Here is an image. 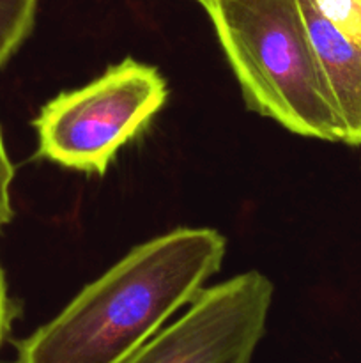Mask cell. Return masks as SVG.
<instances>
[{"label":"cell","instance_id":"obj_1","mask_svg":"<svg viewBox=\"0 0 361 363\" xmlns=\"http://www.w3.org/2000/svg\"><path fill=\"white\" fill-rule=\"evenodd\" d=\"M225 238L177 229L133 248L57 318L14 342V363H122L219 269Z\"/></svg>","mask_w":361,"mask_h":363},{"label":"cell","instance_id":"obj_2","mask_svg":"<svg viewBox=\"0 0 361 363\" xmlns=\"http://www.w3.org/2000/svg\"><path fill=\"white\" fill-rule=\"evenodd\" d=\"M248 106L292 133L343 142L297 0H202Z\"/></svg>","mask_w":361,"mask_h":363},{"label":"cell","instance_id":"obj_3","mask_svg":"<svg viewBox=\"0 0 361 363\" xmlns=\"http://www.w3.org/2000/svg\"><path fill=\"white\" fill-rule=\"evenodd\" d=\"M166 80L156 67L124 59L94 82L62 92L34 119L38 156L66 169L103 174L166 101Z\"/></svg>","mask_w":361,"mask_h":363},{"label":"cell","instance_id":"obj_4","mask_svg":"<svg viewBox=\"0 0 361 363\" xmlns=\"http://www.w3.org/2000/svg\"><path fill=\"white\" fill-rule=\"evenodd\" d=\"M271 300L273 284L258 272L202 289L176 323L122 363H251Z\"/></svg>","mask_w":361,"mask_h":363},{"label":"cell","instance_id":"obj_5","mask_svg":"<svg viewBox=\"0 0 361 363\" xmlns=\"http://www.w3.org/2000/svg\"><path fill=\"white\" fill-rule=\"evenodd\" d=\"M315 55L343 128V142L361 145V46L343 38L314 0H297Z\"/></svg>","mask_w":361,"mask_h":363},{"label":"cell","instance_id":"obj_6","mask_svg":"<svg viewBox=\"0 0 361 363\" xmlns=\"http://www.w3.org/2000/svg\"><path fill=\"white\" fill-rule=\"evenodd\" d=\"M38 0H0V67L9 62L32 32Z\"/></svg>","mask_w":361,"mask_h":363},{"label":"cell","instance_id":"obj_7","mask_svg":"<svg viewBox=\"0 0 361 363\" xmlns=\"http://www.w3.org/2000/svg\"><path fill=\"white\" fill-rule=\"evenodd\" d=\"M322 16L349 41L361 46V0H314Z\"/></svg>","mask_w":361,"mask_h":363},{"label":"cell","instance_id":"obj_8","mask_svg":"<svg viewBox=\"0 0 361 363\" xmlns=\"http://www.w3.org/2000/svg\"><path fill=\"white\" fill-rule=\"evenodd\" d=\"M14 179V169L4 144L0 130V229L13 220V202H11V184Z\"/></svg>","mask_w":361,"mask_h":363},{"label":"cell","instance_id":"obj_9","mask_svg":"<svg viewBox=\"0 0 361 363\" xmlns=\"http://www.w3.org/2000/svg\"><path fill=\"white\" fill-rule=\"evenodd\" d=\"M14 318H16V307H14V301L9 296L6 275H4V268L0 264V347L9 337Z\"/></svg>","mask_w":361,"mask_h":363},{"label":"cell","instance_id":"obj_10","mask_svg":"<svg viewBox=\"0 0 361 363\" xmlns=\"http://www.w3.org/2000/svg\"><path fill=\"white\" fill-rule=\"evenodd\" d=\"M198 2H202V0H198Z\"/></svg>","mask_w":361,"mask_h":363}]
</instances>
